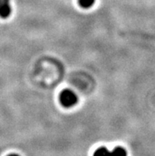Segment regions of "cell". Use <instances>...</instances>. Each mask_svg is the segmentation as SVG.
Returning a JSON list of instances; mask_svg holds the SVG:
<instances>
[{
	"label": "cell",
	"mask_w": 155,
	"mask_h": 156,
	"mask_svg": "<svg viewBox=\"0 0 155 156\" xmlns=\"http://www.w3.org/2000/svg\"><path fill=\"white\" fill-rule=\"evenodd\" d=\"M80 6L83 8H90L94 4L95 0H79Z\"/></svg>",
	"instance_id": "277c9868"
},
{
	"label": "cell",
	"mask_w": 155,
	"mask_h": 156,
	"mask_svg": "<svg viewBox=\"0 0 155 156\" xmlns=\"http://www.w3.org/2000/svg\"><path fill=\"white\" fill-rule=\"evenodd\" d=\"M9 156H19L18 154H10V155Z\"/></svg>",
	"instance_id": "5b68a950"
},
{
	"label": "cell",
	"mask_w": 155,
	"mask_h": 156,
	"mask_svg": "<svg viewBox=\"0 0 155 156\" xmlns=\"http://www.w3.org/2000/svg\"><path fill=\"white\" fill-rule=\"evenodd\" d=\"M11 14L10 0H0V17L7 18Z\"/></svg>",
	"instance_id": "3957f363"
},
{
	"label": "cell",
	"mask_w": 155,
	"mask_h": 156,
	"mask_svg": "<svg viewBox=\"0 0 155 156\" xmlns=\"http://www.w3.org/2000/svg\"><path fill=\"white\" fill-rule=\"evenodd\" d=\"M127 151L124 148L118 147L113 151H110L106 147H100L96 151L93 156H127Z\"/></svg>",
	"instance_id": "7a4b0ae2"
},
{
	"label": "cell",
	"mask_w": 155,
	"mask_h": 156,
	"mask_svg": "<svg viewBox=\"0 0 155 156\" xmlns=\"http://www.w3.org/2000/svg\"><path fill=\"white\" fill-rule=\"evenodd\" d=\"M60 103L66 108L74 106L78 102V96L71 90H64L59 96Z\"/></svg>",
	"instance_id": "6da1fadb"
}]
</instances>
